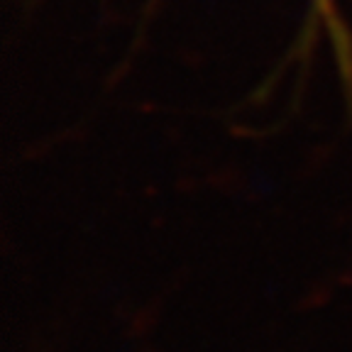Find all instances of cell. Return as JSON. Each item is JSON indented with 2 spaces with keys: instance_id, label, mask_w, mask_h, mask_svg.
Returning <instances> with one entry per match:
<instances>
[{
  "instance_id": "obj_1",
  "label": "cell",
  "mask_w": 352,
  "mask_h": 352,
  "mask_svg": "<svg viewBox=\"0 0 352 352\" xmlns=\"http://www.w3.org/2000/svg\"><path fill=\"white\" fill-rule=\"evenodd\" d=\"M342 0H316V8H318V12L325 17V20L336 28V17H338V6H340Z\"/></svg>"
}]
</instances>
